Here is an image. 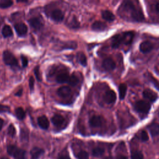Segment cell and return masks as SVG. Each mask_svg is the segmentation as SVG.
Segmentation results:
<instances>
[{
    "label": "cell",
    "instance_id": "e0dca14e",
    "mask_svg": "<svg viewBox=\"0 0 159 159\" xmlns=\"http://www.w3.org/2000/svg\"><path fill=\"white\" fill-rule=\"evenodd\" d=\"M91 28L93 30L96 31H104L106 29L107 25L105 23L101 21H95L91 25Z\"/></svg>",
    "mask_w": 159,
    "mask_h": 159
},
{
    "label": "cell",
    "instance_id": "52a82bcc",
    "mask_svg": "<svg viewBox=\"0 0 159 159\" xmlns=\"http://www.w3.org/2000/svg\"><path fill=\"white\" fill-rule=\"evenodd\" d=\"M142 94L145 99H147L150 102H155L158 97L157 93L151 90L150 89H145L143 91Z\"/></svg>",
    "mask_w": 159,
    "mask_h": 159
},
{
    "label": "cell",
    "instance_id": "484cf974",
    "mask_svg": "<svg viewBox=\"0 0 159 159\" xmlns=\"http://www.w3.org/2000/svg\"><path fill=\"white\" fill-rule=\"evenodd\" d=\"M78 59L79 62L83 66H86L87 65V59L85 55L83 53H79L78 54Z\"/></svg>",
    "mask_w": 159,
    "mask_h": 159
},
{
    "label": "cell",
    "instance_id": "d6986e66",
    "mask_svg": "<svg viewBox=\"0 0 159 159\" xmlns=\"http://www.w3.org/2000/svg\"><path fill=\"white\" fill-rule=\"evenodd\" d=\"M101 16H102V17L107 21L112 22L115 19V16L111 11L109 10L102 11L101 12Z\"/></svg>",
    "mask_w": 159,
    "mask_h": 159
},
{
    "label": "cell",
    "instance_id": "4fadbf2b",
    "mask_svg": "<svg viewBox=\"0 0 159 159\" xmlns=\"http://www.w3.org/2000/svg\"><path fill=\"white\" fill-rule=\"evenodd\" d=\"M71 89L66 86H63L59 88L57 90V94L58 96L62 98H66L69 96L71 94Z\"/></svg>",
    "mask_w": 159,
    "mask_h": 159
},
{
    "label": "cell",
    "instance_id": "ba28073f",
    "mask_svg": "<svg viewBox=\"0 0 159 159\" xmlns=\"http://www.w3.org/2000/svg\"><path fill=\"white\" fill-rule=\"evenodd\" d=\"M102 67L107 71H112L115 69L116 65L114 61L111 58H106L102 61Z\"/></svg>",
    "mask_w": 159,
    "mask_h": 159
},
{
    "label": "cell",
    "instance_id": "2e32d148",
    "mask_svg": "<svg viewBox=\"0 0 159 159\" xmlns=\"http://www.w3.org/2000/svg\"><path fill=\"white\" fill-rule=\"evenodd\" d=\"M29 23L32 28H34V29H36V30L40 29L42 26L41 20L37 17H32V18L30 19L29 20Z\"/></svg>",
    "mask_w": 159,
    "mask_h": 159
},
{
    "label": "cell",
    "instance_id": "7bdbcfd3",
    "mask_svg": "<svg viewBox=\"0 0 159 159\" xmlns=\"http://www.w3.org/2000/svg\"><path fill=\"white\" fill-rule=\"evenodd\" d=\"M22 90L20 89L19 92H17V93H16V96H20L22 94Z\"/></svg>",
    "mask_w": 159,
    "mask_h": 159
},
{
    "label": "cell",
    "instance_id": "8992f818",
    "mask_svg": "<svg viewBox=\"0 0 159 159\" xmlns=\"http://www.w3.org/2000/svg\"><path fill=\"white\" fill-rule=\"evenodd\" d=\"M103 99L107 104H112L116 100V94L112 90H108L104 93Z\"/></svg>",
    "mask_w": 159,
    "mask_h": 159
},
{
    "label": "cell",
    "instance_id": "ffe728a7",
    "mask_svg": "<svg viewBox=\"0 0 159 159\" xmlns=\"http://www.w3.org/2000/svg\"><path fill=\"white\" fill-rule=\"evenodd\" d=\"M51 120L55 125L60 126L65 122V118L60 114H55L52 117Z\"/></svg>",
    "mask_w": 159,
    "mask_h": 159
},
{
    "label": "cell",
    "instance_id": "d6a6232c",
    "mask_svg": "<svg viewBox=\"0 0 159 159\" xmlns=\"http://www.w3.org/2000/svg\"><path fill=\"white\" fill-rule=\"evenodd\" d=\"M148 76L149 80H150L151 81V82L153 84V85L155 86V88L159 90V83L157 81V80L155 78H153V77L151 75V74H148Z\"/></svg>",
    "mask_w": 159,
    "mask_h": 159
},
{
    "label": "cell",
    "instance_id": "ee69618b",
    "mask_svg": "<svg viewBox=\"0 0 159 159\" xmlns=\"http://www.w3.org/2000/svg\"><path fill=\"white\" fill-rule=\"evenodd\" d=\"M104 159H113V158L112 157H111V156H108V157H105Z\"/></svg>",
    "mask_w": 159,
    "mask_h": 159
},
{
    "label": "cell",
    "instance_id": "7402d4cb",
    "mask_svg": "<svg viewBox=\"0 0 159 159\" xmlns=\"http://www.w3.org/2000/svg\"><path fill=\"white\" fill-rule=\"evenodd\" d=\"M127 85L125 83H121L119 86V94L120 99L122 100L125 97V94L127 93Z\"/></svg>",
    "mask_w": 159,
    "mask_h": 159
},
{
    "label": "cell",
    "instance_id": "f35d334b",
    "mask_svg": "<svg viewBox=\"0 0 159 159\" xmlns=\"http://www.w3.org/2000/svg\"><path fill=\"white\" fill-rule=\"evenodd\" d=\"M58 159H70L69 155L66 153H61L59 155Z\"/></svg>",
    "mask_w": 159,
    "mask_h": 159
},
{
    "label": "cell",
    "instance_id": "f1b7e54d",
    "mask_svg": "<svg viewBox=\"0 0 159 159\" xmlns=\"http://www.w3.org/2000/svg\"><path fill=\"white\" fill-rule=\"evenodd\" d=\"M78 159H89V154L84 150L80 151L77 155Z\"/></svg>",
    "mask_w": 159,
    "mask_h": 159
},
{
    "label": "cell",
    "instance_id": "9a60e30c",
    "mask_svg": "<svg viewBox=\"0 0 159 159\" xmlns=\"http://www.w3.org/2000/svg\"><path fill=\"white\" fill-rule=\"evenodd\" d=\"M44 153V150L39 147H35L30 150L31 159H38Z\"/></svg>",
    "mask_w": 159,
    "mask_h": 159
},
{
    "label": "cell",
    "instance_id": "ac0fdd59",
    "mask_svg": "<svg viewBox=\"0 0 159 159\" xmlns=\"http://www.w3.org/2000/svg\"><path fill=\"white\" fill-rule=\"evenodd\" d=\"M148 129L152 137H155L159 135V124L157 123H152L148 125Z\"/></svg>",
    "mask_w": 159,
    "mask_h": 159
},
{
    "label": "cell",
    "instance_id": "ab89813d",
    "mask_svg": "<svg viewBox=\"0 0 159 159\" xmlns=\"http://www.w3.org/2000/svg\"><path fill=\"white\" fill-rule=\"evenodd\" d=\"M116 159H128V158L123 155H119L116 157Z\"/></svg>",
    "mask_w": 159,
    "mask_h": 159
},
{
    "label": "cell",
    "instance_id": "277c9868",
    "mask_svg": "<svg viewBox=\"0 0 159 159\" xmlns=\"http://www.w3.org/2000/svg\"><path fill=\"white\" fill-rule=\"evenodd\" d=\"M151 108L150 104L143 100H140L137 101L134 104V109L135 110L140 113L143 114H147L150 111V109Z\"/></svg>",
    "mask_w": 159,
    "mask_h": 159
},
{
    "label": "cell",
    "instance_id": "4dcf8cb0",
    "mask_svg": "<svg viewBox=\"0 0 159 159\" xmlns=\"http://www.w3.org/2000/svg\"><path fill=\"white\" fill-rule=\"evenodd\" d=\"M132 159H143V154L139 151L133 152L131 155Z\"/></svg>",
    "mask_w": 159,
    "mask_h": 159
},
{
    "label": "cell",
    "instance_id": "4316f807",
    "mask_svg": "<svg viewBox=\"0 0 159 159\" xmlns=\"http://www.w3.org/2000/svg\"><path fill=\"white\" fill-rule=\"evenodd\" d=\"M13 4V2L12 1L9 0H4L0 1V7L2 9L7 8L10 6H11Z\"/></svg>",
    "mask_w": 159,
    "mask_h": 159
},
{
    "label": "cell",
    "instance_id": "d590c367",
    "mask_svg": "<svg viewBox=\"0 0 159 159\" xmlns=\"http://www.w3.org/2000/svg\"><path fill=\"white\" fill-rule=\"evenodd\" d=\"M34 73L35 75V76L37 78V79L38 80V81H40L41 80V77H40V71H39V66H36L34 69Z\"/></svg>",
    "mask_w": 159,
    "mask_h": 159
},
{
    "label": "cell",
    "instance_id": "f546056e",
    "mask_svg": "<svg viewBox=\"0 0 159 159\" xmlns=\"http://www.w3.org/2000/svg\"><path fill=\"white\" fill-rule=\"evenodd\" d=\"M7 134L9 136L13 137L15 136L16 134V128L14 127V125H12V124H10L9 126L8 127L7 129Z\"/></svg>",
    "mask_w": 159,
    "mask_h": 159
},
{
    "label": "cell",
    "instance_id": "83f0119b",
    "mask_svg": "<svg viewBox=\"0 0 159 159\" xmlns=\"http://www.w3.org/2000/svg\"><path fill=\"white\" fill-rule=\"evenodd\" d=\"M78 82H79L78 78L75 75L70 76L68 81V83L71 86H75L78 83Z\"/></svg>",
    "mask_w": 159,
    "mask_h": 159
},
{
    "label": "cell",
    "instance_id": "30bf717a",
    "mask_svg": "<svg viewBox=\"0 0 159 159\" xmlns=\"http://www.w3.org/2000/svg\"><path fill=\"white\" fill-rule=\"evenodd\" d=\"M153 48V45L149 41H144L140 44L139 49L143 53L150 52Z\"/></svg>",
    "mask_w": 159,
    "mask_h": 159
},
{
    "label": "cell",
    "instance_id": "cb8c5ba5",
    "mask_svg": "<svg viewBox=\"0 0 159 159\" xmlns=\"http://www.w3.org/2000/svg\"><path fill=\"white\" fill-rule=\"evenodd\" d=\"M15 114L19 120H23L25 116V112L22 107H19L15 109Z\"/></svg>",
    "mask_w": 159,
    "mask_h": 159
},
{
    "label": "cell",
    "instance_id": "9c48e42d",
    "mask_svg": "<svg viewBox=\"0 0 159 159\" xmlns=\"http://www.w3.org/2000/svg\"><path fill=\"white\" fill-rule=\"evenodd\" d=\"M14 29L16 30V32L19 36H24L27 32V27L24 23L22 22L15 24Z\"/></svg>",
    "mask_w": 159,
    "mask_h": 159
},
{
    "label": "cell",
    "instance_id": "5bb4252c",
    "mask_svg": "<svg viewBox=\"0 0 159 159\" xmlns=\"http://www.w3.org/2000/svg\"><path fill=\"white\" fill-rule=\"evenodd\" d=\"M37 122L39 125L43 129H47L49 127L50 123L48 118L45 116H42L38 117Z\"/></svg>",
    "mask_w": 159,
    "mask_h": 159
},
{
    "label": "cell",
    "instance_id": "5b68a950",
    "mask_svg": "<svg viewBox=\"0 0 159 159\" xmlns=\"http://www.w3.org/2000/svg\"><path fill=\"white\" fill-rule=\"evenodd\" d=\"M3 60L4 63L10 66H18V61L14 55L9 51L6 50L3 53Z\"/></svg>",
    "mask_w": 159,
    "mask_h": 159
},
{
    "label": "cell",
    "instance_id": "3957f363",
    "mask_svg": "<svg viewBox=\"0 0 159 159\" xmlns=\"http://www.w3.org/2000/svg\"><path fill=\"white\" fill-rule=\"evenodd\" d=\"M9 155L13 156L15 159H25L26 152L24 150L18 148L14 145H9L7 147Z\"/></svg>",
    "mask_w": 159,
    "mask_h": 159
},
{
    "label": "cell",
    "instance_id": "6da1fadb",
    "mask_svg": "<svg viewBox=\"0 0 159 159\" xmlns=\"http://www.w3.org/2000/svg\"><path fill=\"white\" fill-rule=\"evenodd\" d=\"M134 37V34L132 32H124L122 34L116 35L112 41V48H116L122 43L128 44L130 43Z\"/></svg>",
    "mask_w": 159,
    "mask_h": 159
},
{
    "label": "cell",
    "instance_id": "7a4b0ae2",
    "mask_svg": "<svg viewBox=\"0 0 159 159\" xmlns=\"http://www.w3.org/2000/svg\"><path fill=\"white\" fill-rule=\"evenodd\" d=\"M125 8L130 10L131 19L136 22H142L144 19L143 12L141 10L135 7L134 4L131 1H125L124 2Z\"/></svg>",
    "mask_w": 159,
    "mask_h": 159
},
{
    "label": "cell",
    "instance_id": "d4e9b609",
    "mask_svg": "<svg viewBox=\"0 0 159 159\" xmlns=\"http://www.w3.org/2000/svg\"><path fill=\"white\" fill-rule=\"evenodd\" d=\"M104 153V149L101 147H96L92 151V154L94 157H99L102 156Z\"/></svg>",
    "mask_w": 159,
    "mask_h": 159
},
{
    "label": "cell",
    "instance_id": "836d02e7",
    "mask_svg": "<svg viewBox=\"0 0 159 159\" xmlns=\"http://www.w3.org/2000/svg\"><path fill=\"white\" fill-rule=\"evenodd\" d=\"M20 138L22 140H27L28 139V133L27 131L22 129L20 132Z\"/></svg>",
    "mask_w": 159,
    "mask_h": 159
},
{
    "label": "cell",
    "instance_id": "f6af8a7d",
    "mask_svg": "<svg viewBox=\"0 0 159 159\" xmlns=\"http://www.w3.org/2000/svg\"><path fill=\"white\" fill-rule=\"evenodd\" d=\"M1 159H9V158H6V157H2V158H1Z\"/></svg>",
    "mask_w": 159,
    "mask_h": 159
},
{
    "label": "cell",
    "instance_id": "e575fe53",
    "mask_svg": "<svg viewBox=\"0 0 159 159\" xmlns=\"http://www.w3.org/2000/svg\"><path fill=\"white\" fill-rule=\"evenodd\" d=\"M9 107L6 105H2V104H0V113L1 112H9Z\"/></svg>",
    "mask_w": 159,
    "mask_h": 159
},
{
    "label": "cell",
    "instance_id": "1f68e13d",
    "mask_svg": "<svg viewBox=\"0 0 159 159\" xmlns=\"http://www.w3.org/2000/svg\"><path fill=\"white\" fill-rule=\"evenodd\" d=\"M140 139L143 142H146L148 140V135L145 130H142L140 133Z\"/></svg>",
    "mask_w": 159,
    "mask_h": 159
},
{
    "label": "cell",
    "instance_id": "7c38bea8",
    "mask_svg": "<svg viewBox=\"0 0 159 159\" xmlns=\"http://www.w3.org/2000/svg\"><path fill=\"white\" fill-rule=\"evenodd\" d=\"M51 17L55 21L60 22L63 19L64 14L61 10L57 9L52 11L51 14Z\"/></svg>",
    "mask_w": 159,
    "mask_h": 159
},
{
    "label": "cell",
    "instance_id": "8fae6325",
    "mask_svg": "<svg viewBox=\"0 0 159 159\" xmlns=\"http://www.w3.org/2000/svg\"><path fill=\"white\" fill-rule=\"evenodd\" d=\"M89 123L93 127H100L102 124V118L99 116H94L89 119Z\"/></svg>",
    "mask_w": 159,
    "mask_h": 159
},
{
    "label": "cell",
    "instance_id": "8d00e7d4",
    "mask_svg": "<svg viewBox=\"0 0 159 159\" xmlns=\"http://www.w3.org/2000/svg\"><path fill=\"white\" fill-rule=\"evenodd\" d=\"M34 83H35L34 78H33V76H30L29 78V87H30V89L31 91L34 89Z\"/></svg>",
    "mask_w": 159,
    "mask_h": 159
},
{
    "label": "cell",
    "instance_id": "603a6c76",
    "mask_svg": "<svg viewBox=\"0 0 159 159\" xmlns=\"http://www.w3.org/2000/svg\"><path fill=\"white\" fill-rule=\"evenodd\" d=\"M2 34L4 37H9L13 35L11 27L8 25H5L2 29Z\"/></svg>",
    "mask_w": 159,
    "mask_h": 159
},
{
    "label": "cell",
    "instance_id": "b9f144b4",
    "mask_svg": "<svg viewBox=\"0 0 159 159\" xmlns=\"http://www.w3.org/2000/svg\"><path fill=\"white\" fill-rule=\"evenodd\" d=\"M155 9H156V11H157L158 12H159V2H158L156 4V5H155Z\"/></svg>",
    "mask_w": 159,
    "mask_h": 159
},
{
    "label": "cell",
    "instance_id": "44dd1931",
    "mask_svg": "<svg viewBox=\"0 0 159 159\" xmlns=\"http://www.w3.org/2000/svg\"><path fill=\"white\" fill-rule=\"evenodd\" d=\"M70 75L67 73H61L58 74L56 77V81L59 83H68L70 78Z\"/></svg>",
    "mask_w": 159,
    "mask_h": 159
},
{
    "label": "cell",
    "instance_id": "74e56055",
    "mask_svg": "<svg viewBox=\"0 0 159 159\" xmlns=\"http://www.w3.org/2000/svg\"><path fill=\"white\" fill-rule=\"evenodd\" d=\"M21 59H22V63L23 67L27 66V65H28V60H27V57L24 56V55H22L21 56Z\"/></svg>",
    "mask_w": 159,
    "mask_h": 159
},
{
    "label": "cell",
    "instance_id": "60d3db41",
    "mask_svg": "<svg viewBox=\"0 0 159 159\" xmlns=\"http://www.w3.org/2000/svg\"><path fill=\"white\" fill-rule=\"evenodd\" d=\"M3 124H4V120H3V119H2L1 118H0V130H1L2 129V128Z\"/></svg>",
    "mask_w": 159,
    "mask_h": 159
}]
</instances>
